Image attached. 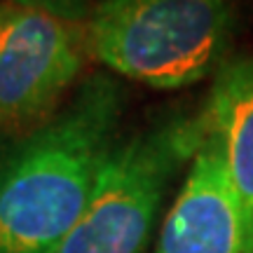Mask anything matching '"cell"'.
Wrapping results in <instances>:
<instances>
[{"label":"cell","mask_w":253,"mask_h":253,"mask_svg":"<svg viewBox=\"0 0 253 253\" xmlns=\"http://www.w3.org/2000/svg\"><path fill=\"white\" fill-rule=\"evenodd\" d=\"M230 0H101L84 24L87 54L153 89H181L220 71Z\"/></svg>","instance_id":"2"},{"label":"cell","mask_w":253,"mask_h":253,"mask_svg":"<svg viewBox=\"0 0 253 253\" xmlns=\"http://www.w3.org/2000/svg\"><path fill=\"white\" fill-rule=\"evenodd\" d=\"M204 138L202 110L176 113L120 138L59 253H143L169 183Z\"/></svg>","instance_id":"3"},{"label":"cell","mask_w":253,"mask_h":253,"mask_svg":"<svg viewBox=\"0 0 253 253\" xmlns=\"http://www.w3.org/2000/svg\"><path fill=\"white\" fill-rule=\"evenodd\" d=\"M5 2L36 9V12L49 14V17H54V19L68 21V24L84 26L87 19L91 17L94 7L99 5L101 0H5Z\"/></svg>","instance_id":"7"},{"label":"cell","mask_w":253,"mask_h":253,"mask_svg":"<svg viewBox=\"0 0 253 253\" xmlns=\"http://www.w3.org/2000/svg\"><path fill=\"white\" fill-rule=\"evenodd\" d=\"M199 110L242 207L253 253V56L223 63Z\"/></svg>","instance_id":"6"},{"label":"cell","mask_w":253,"mask_h":253,"mask_svg":"<svg viewBox=\"0 0 253 253\" xmlns=\"http://www.w3.org/2000/svg\"><path fill=\"white\" fill-rule=\"evenodd\" d=\"M87 56L84 26L0 0V129L28 131L54 115Z\"/></svg>","instance_id":"4"},{"label":"cell","mask_w":253,"mask_h":253,"mask_svg":"<svg viewBox=\"0 0 253 253\" xmlns=\"http://www.w3.org/2000/svg\"><path fill=\"white\" fill-rule=\"evenodd\" d=\"M125 89L91 75L0 155V253H59L120 143Z\"/></svg>","instance_id":"1"},{"label":"cell","mask_w":253,"mask_h":253,"mask_svg":"<svg viewBox=\"0 0 253 253\" xmlns=\"http://www.w3.org/2000/svg\"><path fill=\"white\" fill-rule=\"evenodd\" d=\"M155 253H251L242 207L209 131L188 164Z\"/></svg>","instance_id":"5"}]
</instances>
